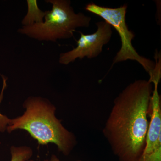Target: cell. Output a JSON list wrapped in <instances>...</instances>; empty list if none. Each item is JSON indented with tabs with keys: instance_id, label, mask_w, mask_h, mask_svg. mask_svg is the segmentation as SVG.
I'll return each instance as SVG.
<instances>
[{
	"instance_id": "cell-10",
	"label": "cell",
	"mask_w": 161,
	"mask_h": 161,
	"mask_svg": "<svg viewBox=\"0 0 161 161\" xmlns=\"http://www.w3.org/2000/svg\"><path fill=\"white\" fill-rule=\"evenodd\" d=\"M3 91H2L1 95H0V103L3 100ZM8 118L5 115H3L0 112V128H3L6 125Z\"/></svg>"
},
{
	"instance_id": "cell-11",
	"label": "cell",
	"mask_w": 161,
	"mask_h": 161,
	"mask_svg": "<svg viewBox=\"0 0 161 161\" xmlns=\"http://www.w3.org/2000/svg\"><path fill=\"white\" fill-rule=\"evenodd\" d=\"M50 161H60V160L59 159L57 158V157L56 156V155H53L51 157V158Z\"/></svg>"
},
{
	"instance_id": "cell-1",
	"label": "cell",
	"mask_w": 161,
	"mask_h": 161,
	"mask_svg": "<svg viewBox=\"0 0 161 161\" xmlns=\"http://www.w3.org/2000/svg\"><path fill=\"white\" fill-rule=\"evenodd\" d=\"M153 91L148 80H136L114 100L103 132L119 161H138L143 152Z\"/></svg>"
},
{
	"instance_id": "cell-12",
	"label": "cell",
	"mask_w": 161,
	"mask_h": 161,
	"mask_svg": "<svg viewBox=\"0 0 161 161\" xmlns=\"http://www.w3.org/2000/svg\"><path fill=\"white\" fill-rule=\"evenodd\" d=\"M48 161V160H45V161Z\"/></svg>"
},
{
	"instance_id": "cell-8",
	"label": "cell",
	"mask_w": 161,
	"mask_h": 161,
	"mask_svg": "<svg viewBox=\"0 0 161 161\" xmlns=\"http://www.w3.org/2000/svg\"><path fill=\"white\" fill-rule=\"evenodd\" d=\"M11 161H34L30 160L32 155V150L29 147H11Z\"/></svg>"
},
{
	"instance_id": "cell-4",
	"label": "cell",
	"mask_w": 161,
	"mask_h": 161,
	"mask_svg": "<svg viewBox=\"0 0 161 161\" xmlns=\"http://www.w3.org/2000/svg\"><path fill=\"white\" fill-rule=\"evenodd\" d=\"M127 8L128 6L125 4L118 8H112L91 3L87 4L85 9L103 19L116 30L120 36L121 47L114 58L112 67L119 62L127 60H135L150 75L154 69L155 63L140 56L133 47L132 40L135 37V35L129 29L126 23Z\"/></svg>"
},
{
	"instance_id": "cell-6",
	"label": "cell",
	"mask_w": 161,
	"mask_h": 161,
	"mask_svg": "<svg viewBox=\"0 0 161 161\" xmlns=\"http://www.w3.org/2000/svg\"><path fill=\"white\" fill-rule=\"evenodd\" d=\"M157 85L151 97L152 112L146 138V145L138 161H161V104Z\"/></svg>"
},
{
	"instance_id": "cell-5",
	"label": "cell",
	"mask_w": 161,
	"mask_h": 161,
	"mask_svg": "<svg viewBox=\"0 0 161 161\" xmlns=\"http://www.w3.org/2000/svg\"><path fill=\"white\" fill-rule=\"evenodd\" d=\"M96 25L97 31L94 33L85 35L80 32V37L77 41V47L60 54L59 63L67 65L77 58L82 60L86 57L92 59L100 54L104 45L109 42L113 32L112 26L105 21L98 22Z\"/></svg>"
},
{
	"instance_id": "cell-3",
	"label": "cell",
	"mask_w": 161,
	"mask_h": 161,
	"mask_svg": "<svg viewBox=\"0 0 161 161\" xmlns=\"http://www.w3.org/2000/svg\"><path fill=\"white\" fill-rule=\"evenodd\" d=\"M52 9L46 11L43 23L23 26L18 30L20 33L40 41L56 42L74 36L79 27H88L92 18L81 12L76 14L68 0H48Z\"/></svg>"
},
{
	"instance_id": "cell-9",
	"label": "cell",
	"mask_w": 161,
	"mask_h": 161,
	"mask_svg": "<svg viewBox=\"0 0 161 161\" xmlns=\"http://www.w3.org/2000/svg\"><path fill=\"white\" fill-rule=\"evenodd\" d=\"M156 60L155 67L152 74L150 75V79L148 81L154 85H158L160 81L161 78V56L159 54H155Z\"/></svg>"
},
{
	"instance_id": "cell-2",
	"label": "cell",
	"mask_w": 161,
	"mask_h": 161,
	"mask_svg": "<svg viewBox=\"0 0 161 161\" xmlns=\"http://www.w3.org/2000/svg\"><path fill=\"white\" fill-rule=\"evenodd\" d=\"M23 107L26 111L22 116L9 119L6 127L8 132L26 130L40 145L56 144L59 151L68 155L75 145V137L56 118L55 107L40 97L28 98Z\"/></svg>"
},
{
	"instance_id": "cell-7",
	"label": "cell",
	"mask_w": 161,
	"mask_h": 161,
	"mask_svg": "<svg viewBox=\"0 0 161 161\" xmlns=\"http://www.w3.org/2000/svg\"><path fill=\"white\" fill-rule=\"evenodd\" d=\"M28 11L22 21L23 26H29L39 24L44 22L46 11H41L37 4L36 0H27Z\"/></svg>"
}]
</instances>
